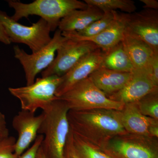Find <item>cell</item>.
Wrapping results in <instances>:
<instances>
[{
    "label": "cell",
    "mask_w": 158,
    "mask_h": 158,
    "mask_svg": "<svg viewBox=\"0 0 158 158\" xmlns=\"http://www.w3.org/2000/svg\"><path fill=\"white\" fill-rule=\"evenodd\" d=\"M140 2L144 4L143 9L158 10V1L157 0H140Z\"/></svg>",
    "instance_id": "obj_29"
},
{
    "label": "cell",
    "mask_w": 158,
    "mask_h": 158,
    "mask_svg": "<svg viewBox=\"0 0 158 158\" xmlns=\"http://www.w3.org/2000/svg\"><path fill=\"white\" fill-rule=\"evenodd\" d=\"M66 37L57 50L53 62L41 72L42 77L53 75L63 76L83 57L99 48L91 41Z\"/></svg>",
    "instance_id": "obj_10"
},
{
    "label": "cell",
    "mask_w": 158,
    "mask_h": 158,
    "mask_svg": "<svg viewBox=\"0 0 158 158\" xmlns=\"http://www.w3.org/2000/svg\"><path fill=\"white\" fill-rule=\"evenodd\" d=\"M131 73L122 72L101 67L89 78L107 96L121 90L131 77Z\"/></svg>",
    "instance_id": "obj_15"
},
{
    "label": "cell",
    "mask_w": 158,
    "mask_h": 158,
    "mask_svg": "<svg viewBox=\"0 0 158 158\" xmlns=\"http://www.w3.org/2000/svg\"><path fill=\"white\" fill-rule=\"evenodd\" d=\"M7 2L14 9L11 17L15 21L30 15H37L48 23L51 32L57 30L61 20L71 11L88 6L85 2L78 0H35L29 4L9 0Z\"/></svg>",
    "instance_id": "obj_3"
},
{
    "label": "cell",
    "mask_w": 158,
    "mask_h": 158,
    "mask_svg": "<svg viewBox=\"0 0 158 158\" xmlns=\"http://www.w3.org/2000/svg\"><path fill=\"white\" fill-rule=\"evenodd\" d=\"M58 98L65 102L69 110L73 111L100 109L121 110L124 105L108 98L89 77L77 83Z\"/></svg>",
    "instance_id": "obj_4"
},
{
    "label": "cell",
    "mask_w": 158,
    "mask_h": 158,
    "mask_svg": "<svg viewBox=\"0 0 158 158\" xmlns=\"http://www.w3.org/2000/svg\"><path fill=\"white\" fill-rule=\"evenodd\" d=\"M125 33L144 41L158 53V11L143 9L131 13L118 12Z\"/></svg>",
    "instance_id": "obj_9"
},
{
    "label": "cell",
    "mask_w": 158,
    "mask_h": 158,
    "mask_svg": "<svg viewBox=\"0 0 158 158\" xmlns=\"http://www.w3.org/2000/svg\"><path fill=\"white\" fill-rule=\"evenodd\" d=\"M145 70L153 84L158 87V53L153 54Z\"/></svg>",
    "instance_id": "obj_25"
},
{
    "label": "cell",
    "mask_w": 158,
    "mask_h": 158,
    "mask_svg": "<svg viewBox=\"0 0 158 158\" xmlns=\"http://www.w3.org/2000/svg\"><path fill=\"white\" fill-rule=\"evenodd\" d=\"M61 77L53 75L37 78L32 85L18 88H9L12 96L19 100L22 110L35 113L38 109L44 111L55 100Z\"/></svg>",
    "instance_id": "obj_5"
},
{
    "label": "cell",
    "mask_w": 158,
    "mask_h": 158,
    "mask_svg": "<svg viewBox=\"0 0 158 158\" xmlns=\"http://www.w3.org/2000/svg\"><path fill=\"white\" fill-rule=\"evenodd\" d=\"M68 119L74 134L100 148L115 136L127 133L121 123L120 110H69Z\"/></svg>",
    "instance_id": "obj_1"
},
{
    "label": "cell",
    "mask_w": 158,
    "mask_h": 158,
    "mask_svg": "<svg viewBox=\"0 0 158 158\" xmlns=\"http://www.w3.org/2000/svg\"><path fill=\"white\" fill-rule=\"evenodd\" d=\"M66 39L62 32L57 29L50 42L36 52L29 54L18 46H14V57L23 68L27 85L33 84L37 74L52 64L57 50Z\"/></svg>",
    "instance_id": "obj_8"
},
{
    "label": "cell",
    "mask_w": 158,
    "mask_h": 158,
    "mask_svg": "<svg viewBox=\"0 0 158 158\" xmlns=\"http://www.w3.org/2000/svg\"><path fill=\"white\" fill-rule=\"evenodd\" d=\"M16 139L14 137L9 138L0 143V158H18L15 153Z\"/></svg>",
    "instance_id": "obj_24"
},
{
    "label": "cell",
    "mask_w": 158,
    "mask_h": 158,
    "mask_svg": "<svg viewBox=\"0 0 158 158\" xmlns=\"http://www.w3.org/2000/svg\"><path fill=\"white\" fill-rule=\"evenodd\" d=\"M69 111L65 102L58 98L43 111L44 117L38 133L44 136L41 147L47 158H63L70 130Z\"/></svg>",
    "instance_id": "obj_2"
},
{
    "label": "cell",
    "mask_w": 158,
    "mask_h": 158,
    "mask_svg": "<svg viewBox=\"0 0 158 158\" xmlns=\"http://www.w3.org/2000/svg\"><path fill=\"white\" fill-rule=\"evenodd\" d=\"M122 43L135 69L145 70L155 52L144 41L125 32Z\"/></svg>",
    "instance_id": "obj_18"
},
{
    "label": "cell",
    "mask_w": 158,
    "mask_h": 158,
    "mask_svg": "<svg viewBox=\"0 0 158 158\" xmlns=\"http://www.w3.org/2000/svg\"><path fill=\"white\" fill-rule=\"evenodd\" d=\"M105 53L102 67L122 72L131 73L135 69L122 42Z\"/></svg>",
    "instance_id": "obj_19"
},
{
    "label": "cell",
    "mask_w": 158,
    "mask_h": 158,
    "mask_svg": "<svg viewBox=\"0 0 158 158\" xmlns=\"http://www.w3.org/2000/svg\"><path fill=\"white\" fill-rule=\"evenodd\" d=\"M44 117L43 113L36 116L35 113L24 110L14 116L12 124L18 135L15 144V153L18 156L21 155L35 141Z\"/></svg>",
    "instance_id": "obj_12"
},
{
    "label": "cell",
    "mask_w": 158,
    "mask_h": 158,
    "mask_svg": "<svg viewBox=\"0 0 158 158\" xmlns=\"http://www.w3.org/2000/svg\"><path fill=\"white\" fill-rule=\"evenodd\" d=\"M0 42L6 45H9L11 43L1 22H0Z\"/></svg>",
    "instance_id": "obj_30"
},
{
    "label": "cell",
    "mask_w": 158,
    "mask_h": 158,
    "mask_svg": "<svg viewBox=\"0 0 158 158\" xmlns=\"http://www.w3.org/2000/svg\"><path fill=\"white\" fill-rule=\"evenodd\" d=\"M105 54L104 52L98 48L83 57L69 71L61 77V83L56 91V96H61L74 85L89 77L101 67Z\"/></svg>",
    "instance_id": "obj_11"
},
{
    "label": "cell",
    "mask_w": 158,
    "mask_h": 158,
    "mask_svg": "<svg viewBox=\"0 0 158 158\" xmlns=\"http://www.w3.org/2000/svg\"><path fill=\"white\" fill-rule=\"evenodd\" d=\"M115 19L106 29L93 37L86 38H73L91 41L105 53L122 42L125 32L124 24L118 16L117 11H114Z\"/></svg>",
    "instance_id": "obj_17"
},
{
    "label": "cell",
    "mask_w": 158,
    "mask_h": 158,
    "mask_svg": "<svg viewBox=\"0 0 158 158\" xmlns=\"http://www.w3.org/2000/svg\"><path fill=\"white\" fill-rule=\"evenodd\" d=\"M36 158H47L41 146L38 152H37Z\"/></svg>",
    "instance_id": "obj_31"
},
{
    "label": "cell",
    "mask_w": 158,
    "mask_h": 158,
    "mask_svg": "<svg viewBox=\"0 0 158 158\" xmlns=\"http://www.w3.org/2000/svg\"><path fill=\"white\" fill-rule=\"evenodd\" d=\"M63 158H81L74 145L72 131L70 128L65 144Z\"/></svg>",
    "instance_id": "obj_27"
},
{
    "label": "cell",
    "mask_w": 158,
    "mask_h": 158,
    "mask_svg": "<svg viewBox=\"0 0 158 158\" xmlns=\"http://www.w3.org/2000/svg\"><path fill=\"white\" fill-rule=\"evenodd\" d=\"M84 2L88 5L97 7L104 13L119 9L125 13H131L137 9L135 3L131 0H85Z\"/></svg>",
    "instance_id": "obj_21"
},
{
    "label": "cell",
    "mask_w": 158,
    "mask_h": 158,
    "mask_svg": "<svg viewBox=\"0 0 158 158\" xmlns=\"http://www.w3.org/2000/svg\"><path fill=\"white\" fill-rule=\"evenodd\" d=\"M104 13L97 7L88 5L86 9L74 10L65 15L59 22L58 29L62 33L78 32L101 18Z\"/></svg>",
    "instance_id": "obj_16"
},
{
    "label": "cell",
    "mask_w": 158,
    "mask_h": 158,
    "mask_svg": "<svg viewBox=\"0 0 158 158\" xmlns=\"http://www.w3.org/2000/svg\"><path fill=\"white\" fill-rule=\"evenodd\" d=\"M126 85L121 90L107 96L112 100L125 104L138 102L152 91L158 89L145 70L135 69Z\"/></svg>",
    "instance_id": "obj_13"
},
{
    "label": "cell",
    "mask_w": 158,
    "mask_h": 158,
    "mask_svg": "<svg viewBox=\"0 0 158 158\" xmlns=\"http://www.w3.org/2000/svg\"><path fill=\"white\" fill-rule=\"evenodd\" d=\"M136 103L143 115L158 120V88L143 97Z\"/></svg>",
    "instance_id": "obj_23"
},
{
    "label": "cell",
    "mask_w": 158,
    "mask_h": 158,
    "mask_svg": "<svg viewBox=\"0 0 158 158\" xmlns=\"http://www.w3.org/2000/svg\"><path fill=\"white\" fill-rule=\"evenodd\" d=\"M0 22L11 43L23 44L35 53L50 42V27L45 20L40 19L26 26L11 19L5 11L0 10Z\"/></svg>",
    "instance_id": "obj_7"
},
{
    "label": "cell",
    "mask_w": 158,
    "mask_h": 158,
    "mask_svg": "<svg viewBox=\"0 0 158 158\" xmlns=\"http://www.w3.org/2000/svg\"><path fill=\"white\" fill-rule=\"evenodd\" d=\"M115 19L114 11L104 12L101 18L94 22L86 28L78 32L62 33L65 37H73L77 38H86L97 35L106 29Z\"/></svg>",
    "instance_id": "obj_20"
},
{
    "label": "cell",
    "mask_w": 158,
    "mask_h": 158,
    "mask_svg": "<svg viewBox=\"0 0 158 158\" xmlns=\"http://www.w3.org/2000/svg\"><path fill=\"white\" fill-rule=\"evenodd\" d=\"M120 119L127 132L149 136L150 129L158 125V120L144 116L140 112L136 102L124 104L120 110Z\"/></svg>",
    "instance_id": "obj_14"
},
{
    "label": "cell",
    "mask_w": 158,
    "mask_h": 158,
    "mask_svg": "<svg viewBox=\"0 0 158 158\" xmlns=\"http://www.w3.org/2000/svg\"><path fill=\"white\" fill-rule=\"evenodd\" d=\"M73 138L74 145L80 158H113L101 148L86 142L73 132Z\"/></svg>",
    "instance_id": "obj_22"
},
{
    "label": "cell",
    "mask_w": 158,
    "mask_h": 158,
    "mask_svg": "<svg viewBox=\"0 0 158 158\" xmlns=\"http://www.w3.org/2000/svg\"><path fill=\"white\" fill-rule=\"evenodd\" d=\"M43 139L44 136L42 135H37L33 145L23 153L18 158H36Z\"/></svg>",
    "instance_id": "obj_26"
},
{
    "label": "cell",
    "mask_w": 158,
    "mask_h": 158,
    "mask_svg": "<svg viewBox=\"0 0 158 158\" xmlns=\"http://www.w3.org/2000/svg\"><path fill=\"white\" fill-rule=\"evenodd\" d=\"M101 149L113 158H158V138L127 133L113 137Z\"/></svg>",
    "instance_id": "obj_6"
},
{
    "label": "cell",
    "mask_w": 158,
    "mask_h": 158,
    "mask_svg": "<svg viewBox=\"0 0 158 158\" xmlns=\"http://www.w3.org/2000/svg\"><path fill=\"white\" fill-rule=\"evenodd\" d=\"M9 137V130L7 127L6 116L0 112V143Z\"/></svg>",
    "instance_id": "obj_28"
}]
</instances>
